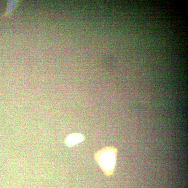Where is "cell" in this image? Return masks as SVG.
I'll use <instances>...</instances> for the list:
<instances>
[{
	"instance_id": "obj_1",
	"label": "cell",
	"mask_w": 188,
	"mask_h": 188,
	"mask_svg": "<svg viewBox=\"0 0 188 188\" xmlns=\"http://www.w3.org/2000/svg\"><path fill=\"white\" fill-rule=\"evenodd\" d=\"M117 152L116 148L108 146L102 148L94 155V158L98 165L107 176L112 175L114 173Z\"/></svg>"
},
{
	"instance_id": "obj_2",
	"label": "cell",
	"mask_w": 188,
	"mask_h": 188,
	"mask_svg": "<svg viewBox=\"0 0 188 188\" xmlns=\"http://www.w3.org/2000/svg\"><path fill=\"white\" fill-rule=\"evenodd\" d=\"M84 137L82 134L75 133L71 134L66 138L65 143L67 145L72 147L84 141Z\"/></svg>"
}]
</instances>
